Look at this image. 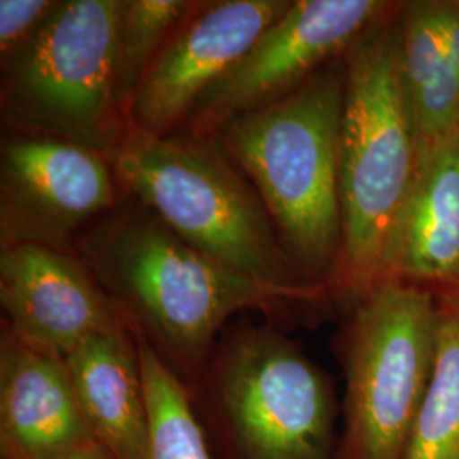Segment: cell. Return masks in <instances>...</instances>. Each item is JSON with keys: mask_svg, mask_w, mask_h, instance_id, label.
Here are the masks:
<instances>
[{"mask_svg": "<svg viewBox=\"0 0 459 459\" xmlns=\"http://www.w3.org/2000/svg\"><path fill=\"white\" fill-rule=\"evenodd\" d=\"M398 33L402 81L420 153L459 132V72L446 47L441 2L411 4Z\"/></svg>", "mask_w": 459, "mask_h": 459, "instance_id": "cell-15", "label": "cell"}, {"mask_svg": "<svg viewBox=\"0 0 459 459\" xmlns=\"http://www.w3.org/2000/svg\"><path fill=\"white\" fill-rule=\"evenodd\" d=\"M85 420L109 459H148V411L132 327L102 332L65 358Z\"/></svg>", "mask_w": 459, "mask_h": 459, "instance_id": "cell-14", "label": "cell"}, {"mask_svg": "<svg viewBox=\"0 0 459 459\" xmlns=\"http://www.w3.org/2000/svg\"><path fill=\"white\" fill-rule=\"evenodd\" d=\"M77 250L128 325L182 379L203 377L233 315L293 303L186 244L138 201L83 233Z\"/></svg>", "mask_w": 459, "mask_h": 459, "instance_id": "cell-1", "label": "cell"}, {"mask_svg": "<svg viewBox=\"0 0 459 459\" xmlns=\"http://www.w3.org/2000/svg\"><path fill=\"white\" fill-rule=\"evenodd\" d=\"M344 87L345 60L213 136L261 197L298 274L320 290L342 250Z\"/></svg>", "mask_w": 459, "mask_h": 459, "instance_id": "cell-2", "label": "cell"}, {"mask_svg": "<svg viewBox=\"0 0 459 459\" xmlns=\"http://www.w3.org/2000/svg\"><path fill=\"white\" fill-rule=\"evenodd\" d=\"M55 459H109L104 453V449L98 443L87 444L82 447H77L74 451H68L65 455Z\"/></svg>", "mask_w": 459, "mask_h": 459, "instance_id": "cell-21", "label": "cell"}, {"mask_svg": "<svg viewBox=\"0 0 459 459\" xmlns=\"http://www.w3.org/2000/svg\"><path fill=\"white\" fill-rule=\"evenodd\" d=\"M65 358L24 342H0L2 459H55L94 444Z\"/></svg>", "mask_w": 459, "mask_h": 459, "instance_id": "cell-12", "label": "cell"}, {"mask_svg": "<svg viewBox=\"0 0 459 459\" xmlns=\"http://www.w3.org/2000/svg\"><path fill=\"white\" fill-rule=\"evenodd\" d=\"M203 377L237 459L333 456L337 411L328 379L276 328H231Z\"/></svg>", "mask_w": 459, "mask_h": 459, "instance_id": "cell-6", "label": "cell"}, {"mask_svg": "<svg viewBox=\"0 0 459 459\" xmlns=\"http://www.w3.org/2000/svg\"><path fill=\"white\" fill-rule=\"evenodd\" d=\"M388 242L385 279L459 284V132L417 155Z\"/></svg>", "mask_w": 459, "mask_h": 459, "instance_id": "cell-13", "label": "cell"}, {"mask_svg": "<svg viewBox=\"0 0 459 459\" xmlns=\"http://www.w3.org/2000/svg\"><path fill=\"white\" fill-rule=\"evenodd\" d=\"M58 2L51 0H0V53L2 64L30 43L47 22Z\"/></svg>", "mask_w": 459, "mask_h": 459, "instance_id": "cell-19", "label": "cell"}, {"mask_svg": "<svg viewBox=\"0 0 459 459\" xmlns=\"http://www.w3.org/2000/svg\"><path fill=\"white\" fill-rule=\"evenodd\" d=\"M109 160L119 186L186 244L293 303L322 295L298 274L261 197L214 138L126 126Z\"/></svg>", "mask_w": 459, "mask_h": 459, "instance_id": "cell-3", "label": "cell"}, {"mask_svg": "<svg viewBox=\"0 0 459 459\" xmlns=\"http://www.w3.org/2000/svg\"><path fill=\"white\" fill-rule=\"evenodd\" d=\"M405 459H459V293L439 298L437 352Z\"/></svg>", "mask_w": 459, "mask_h": 459, "instance_id": "cell-16", "label": "cell"}, {"mask_svg": "<svg viewBox=\"0 0 459 459\" xmlns=\"http://www.w3.org/2000/svg\"><path fill=\"white\" fill-rule=\"evenodd\" d=\"M439 298L385 279L356 301L345 335L344 434L339 459H405L432 377Z\"/></svg>", "mask_w": 459, "mask_h": 459, "instance_id": "cell-5", "label": "cell"}, {"mask_svg": "<svg viewBox=\"0 0 459 459\" xmlns=\"http://www.w3.org/2000/svg\"><path fill=\"white\" fill-rule=\"evenodd\" d=\"M441 17L447 53L459 72V2H441Z\"/></svg>", "mask_w": 459, "mask_h": 459, "instance_id": "cell-20", "label": "cell"}, {"mask_svg": "<svg viewBox=\"0 0 459 459\" xmlns=\"http://www.w3.org/2000/svg\"><path fill=\"white\" fill-rule=\"evenodd\" d=\"M133 333L147 402L148 459H213L186 381Z\"/></svg>", "mask_w": 459, "mask_h": 459, "instance_id": "cell-17", "label": "cell"}, {"mask_svg": "<svg viewBox=\"0 0 459 459\" xmlns=\"http://www.w3.org/2000/svg\"><path fill=\"white\" fill-rule=\"evenodd\" d=\"M0 303L14 335L64 358L128 324L77 254L43 244L2 247Z\"/></svg>", "mask_w": 459, "mask_h": 459, "instance_id": "cell-11", "label": "cell"}, {"mask_svg": "<svg viewBox=\"0 0 459 459\" xmlns=\"http://www.w3.org/2000/svg\"><path fill=\"white\" fill-rule=\"evenodd\" d=\"M196 5L197 2L186 0H121L116 48V104L125 121L148 66Z\"/></svg>", "mask_w": 459, "mask_h": 459, "instance_id": "cell-18", "label": "cell"}, {"mask_svg": "<svg viewBox=\"0 0 459 459\" xmlns=\"http://www.w3.org/2000/svg\"><path fill=\"white\" fill-rule=\"evenodd\" d=\"M398 24L377 21L345 53L341 126L342 250L333 284L359 301L385 281L394 221L417 167Z\"/></svg>", "mask_w": 459, "mask_h": 459, "instance_id": "cell-4", "label": "cell"}, {"mask_svg": "<svg viewBox=\"0 0 459 459\" xmlns=\"http://www.w3.org/2000/svg\"><path fill=\"white\" fill-rule=\"evenodd\" d=\"M121 0H64L4 64V106L38 132L108 159L126 130L116 104Z\"/></svg>", "mask_w": 459, "mask_h": 459, "instance_id": "cell-7", "label": "cell"}, {"mask_svg": "<svg viewBox=\"0 0 459 459\" xmlns=\"http://www.w3.org/2000/svg\"><path fill=\"white\" fill-rule=\"evenodd\" d=\"M290 2H197L148 66L130 102L126 126L157 138L179 132L197 100L246 55Z\"/></svg>", "mask_w": 459, "mask_h": 459, "instance_id": "cell-10", "label": "cell"}, {"mask_svg": "<svg viewBox=\"0 0 459 459\" xmlns=\"http://www.w3.org/2000/svg\"><path fill=\"white\" fill-rule=\"evenodd\" d=\"M117 176L96 148L49 133H16L0 157L2 247L43 244L68 250L70 238L113 210Z\"/></svg>", "mask_w": 459, "mask_h": 459, "instance_id": "cell-9", "label": "cell"}, {"mask_svg": "<svg viewBox=\"0 0 459 459\" xmlns=\"http://www.w3.org/2000/svg\"><path fill=\"white\" fill-rule=\"evenodd\" d=\"M388 11L377 0H295L199 99L178 133L213 138L238 116L291 94Z\"/></svg>", "mask_w": 459, "mask_h": 459, "instance_id": "cell-8", "label": "cell"}]
</instances>
